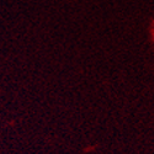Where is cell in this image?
I'll list each match as a JSON object with an SVG mask.
<instances>
[{"instance_id": "6da1fadb", "label": "cell", "mask_w": 154, "mask_h": 154, "mask_svg": "<svg viewBox=\"0 0 154 154\" xmlns=\"http://www.w3.org/2000/svg\"><path fill=\"white\" fill-rule=\"evenodd\" d=\"M150 32H152V38H153V41H154V22L152 23V29H150Z\"/></svg>"}]
</instances>
